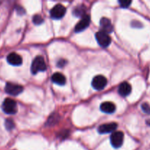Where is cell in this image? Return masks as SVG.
<instances>
[{
  "label": "cell",
  "mask_w": 150,
  "mask_h": 150,
  "mask_svg": "<svg viewBox=\"0 0 150 150\" xmlns=\"http://www.w3.org/2000/svg\"><path fill=\"white\" fill-rule=\"evenodd\" d=\"M46 70L44 59L41 56H38L33 59L31 65V71L32 74H36L38 72H44Z\"/></svg>",
  "instance_id": "obj_1"
},
{
  "label": "cell",
  "mask_w": 150,
  "mask_h": 150,
  "mask_svg": "<svg viewBox=\"0 0 150 150\" xmlns=\"http://www.w3.org/2000/svg\"><path fill=\"white\" fill-rule=\"evenodd\" d=\"M2 110L7 114H15L17 112V104L10 98H6L2 103Z\"/></svg>",
  "instance_id": "obj_2"
},
{
  "label": "cell",
  "mask_w": 150,
  "mask_h": 150,
  "mask_svg": "<svg viewBox=\"0 0 150 150\" xmlns=\"http://www.w3.org/2000/svg\"><path fill=\"white\" fill-rule=\"evenodd\" d=\"M66 13V9L65 6L61 4H57L50 10V16L54 19H60L65 16Z\"/></svg>",
  "instance_id": "obj_3"
},
{
  "label": "cell",
  "mask_w": 150,
  "mask_h": 150,
  "mask_svg": "<svg viewBox=\"0 0 150 150\" xmlns=\"http://www.w3.org/2000/svg\"><path fill=\"white\" fill-rule=\"evenodd\" d=\"M96 39L98 42L99 45L102 48H107L111 42V38L108 35V34L99 31L96 34Z\"/></svg>",
  "instance_id": "obj_4"
},
{
  "label": "cell",
  "mask_w": 150,
  "mask_h": 150,
  "mask_svg": "<svg viewBox=\"0 0 150 150\" xmlns=\"http://www.w3.org/2000/svg\"><path fill=\"white\" fill-rule=\"evenodd\" d=\"M124 142V133L121 131L113 132L110 136V143L114 148H119Z\"/></svg>",
  "instance_id": "obj_5"
},
{
  "label": "cell",
  "mask_w": 150,
  "mask_h": 150,
  "mask_svg": "<svg viewBox=\"0 0 150 150\" xmlns=\"http://www.w3.org/2000/svg\"><path fill=\"white\" fill-rule=\"evenodd\" d=\"M4 89H5V92L7 94H9V95L16 96V95H19V94H21L23 92L24 87L19 84L9 82V83H6Z\"/></svg>",
  "instance_id": "obj_6"
},
{
  "label": "cell",
  "mask_w": 150,
  "mask_h": 150,
  "mask_svg": "<svg viewBox=\"0 0 150 150\" xmlns=\"http://www.w3.org/2000/svg\"><path fill=\"white\" fill-rule=\"evenodd\" d=\"M107 80L104 76L99 75L96 76L92 80V86L96 90H102L107 86Z\"/></svg>",
  "instance_id": "obj_7"
},
{
  "label": "cell",
  "mask_w": 150,
  "mask_h": 150,
  "mask_svg": "<svg viewBox=\"0 0 150 150\" xmlns=\"http://www.w3.org/2000/svg\"><path fill=\"white\" fill-rule=\"evenodd\" d=\"M91 22V18L88 15H85V16L82 18L80 21L77 23V24L75 26L74 31L76 32H80L85 30L90 24Z\"/></svg>",
  "instance_id": "obj_8"
},
{
  "label": "cell",
  "mask_w": 150,
  "mask_h": 150,
  "mask_svg": "<svg viewBox=\"0 0 150 150\" xmlns=\"http://www.w3.org/2000/svg\"><path fill=\"white\" fill-rule=\"evenodd\" d=\"M118 127V125L116 122L107 123V124H104L100 125L98 127L99 133L103 134V133H110L114 131Z\"/></svg>",
  "instance_id": "obj_9"
},
{
  "label": "cell",
  "mask_w": 150,
  "mask_h": 150,
  "mask_svg": "<svg viewBox=\"0 0 150 150\" xmlns=\"http://www.w3.org/2000/svg\"><path fill=\"white\" fill-rule=\"evenodd\" d=\"M7 61L11 65L19 66L22 64V58L16 53H11L7 57Z\"/></svg>",
  "instance_id": "obj_10"
},
{
  "label": "cell",
  "mask_w": 150,
  "mask_h": 150,
  "mask_svg": "<svg viewBox=\"0 0 150 150\" xmlns=\"http://www.w3.org/2000/svg\"><path fill=\"white\" fill-rule=\"evenodd\" d=\"M100 27H101V31L105 33L108 34L113 32V27L112 25L111 21L110 19L107 18H102L100 20Z\"/></svg>",
  "instance_id": "obj_11"
},
{
  "label": "cell",
  "mask_w": 150,
  "mask_h": 150,
  "mask_svg": "<svg viewBox=\"0 0 150 150\" xmlns=\"http://www.w3.org/2000/svg\"><path fill=\"white\" fill-rule=\"evenodd\" d=\"M118 91H119V93L121 96L126 97L128 96L131 93L132 87H131V85L129 83H127V82H123V83L119 85V90Z\"/></svg>",
  "instance_id": "obj_12"
},
{
  "label": "cell",
  "mask_w": 150,
  "mask_h": 150,
  "mask_svg": "<svg viewBox=\"0 0 150 150\" xmlns=\"http://www.w3.org/2000/svg\"><path fill=\"white\" fill-rule=\"evenodd\" d=\"M116 105L112 102L102 103L100 105V109L102 112L106 114H113L116 111Z\"/></svg>",
  "instance_id": "obj_13"
},
{
  "label": "cell",
  "mask_w": 150,
  "mask_h": 150,
  "mask_svg": "<svg viewBox=\"0 0 150 150\" xmlns=\"http://www.w3.org/2000/svg\"><path fill=\"white\" fill-rule=\"evenodd\" d=\"M51 81L54 82V83L63 86L66 83V79L62 73H55L52 75L51 76Z\"/></svg>",
  "instance_id": "obj_14"
},
{
  "label": "cell",
  "mask_w": 150,
  "mask_h": 150,
  "mask_svg": "<svg viewBox=\"0 0 150 150\" xmlns=\"http://www.w3.org/2000/svg\"><path fill=\"white\" fill-rule=\"evenodd\" d=\"M85 11H86V8L84 5H78L77 7H75L73 10L74 16H76V17H81L82 18L85 16Z\"/></svg>",
  "instance_id": "obj_15"
},
{
  "label": "cell",
  "mask_w": 150,
  "mask_h": 150,
  "mask_svg": "<svg viewBox=\"0 0 150 150\" xmlns=\"http://www.w3.org/2000/svg\"><path fill=\"white\" fill-rule=\"evenodd\" d=\"M32 21L35 25H40L44 22V19L41 16H38V15H35L32 17Z\"/></svg>",
  "instance_id": "obj_16"
},
{
  "label": "cell",
  "mask_w": 150,
  "mask_h": 150,
  "mask_svg": "<svg viewBox=\"0 0 150 150\" xmlns=\"http://www.w3.org/2000/svg\"><path fill=\"white\" fill-rule=\"evenodd\" d=\"M14 127H15V125H14V122H13V120H10V119H7V120H6L5 127L7 128V130H12V129H13Z\"/></svg>",
  "instance_id": "obj_17"
},
{
  "label": "cell",
  "mask_w": 150,
  "mask_h": 150,
  "mask_svg": "<svg viewBox=\"0 0 150 150\" xmlns=\"http://www.w3.org/2000/svg\"><path fill=\"white\" fill-rule=\"evenodd\" d=\"M141 108L145 114H150V105L147 103H144L141 105Z\"/></svg>",
  "instance_id": "obj_18"
},
{
  "label": "cell",
  "mask_w": 150,
  "mask_h": 150,
  "mask_svg": "<svg viewBox=\"0 0 150 150\" xmlns=\"http://www.w3.org/2000/svg\"><path fill=\"white\" fill-rule=\"evenodd\" d=\"M119 4H120V6L122 7V8H127L130 4L132 3L131 1H125V0H123V1H119Z\"/></svg>",
  "instance_id": "obj_19"
},
{
  "label": "cell",
  "mask_w": 150,
  "mask_h": 150,
  "mask_svg": "<svg viewBox=\"0 0 150 150\" xmlns=\"http://www.w3.org/2000/svg\"><path fill=\"white\" fill-rule=\"evenodd\" d=\"M132 26H133V27H138V28H140L141 27V23H140V22L138 21H134L132 22Z\"/></svg>",
  "instance_id": "obj_20"
},
{
  "label": "cell",
  "mask_w": 150,
  "mask_h": 150,
  "mask_svg": "<svg viewBox=\"0 0 150 150\" xmlns=\"http://www.w3.org/2000/svg\"><path fill=\"white\" fill-rule=\"evenodd\" d=\"M65 64H66V61L63 59H61L58 62V63H57V65H58L59 67H63V66L65 65Z\"/></svg>",
  "instance_id": "obj_21"
},
{
  "label": "cell",
  "mask_w": 150,
  "mask_h": 150,
  "mask_svg": "<svg viewBox=\"0 0 150 150\" xmlns=\"http://www.w3.org/2000/svg\"><path fill=\"white\" fill-rule=\"evenodd\" d=\"M146 122H147V124L149 125H150V120H147Z\"/></svg>",
  "instance_id": "obj_22"
}]
</instances>
